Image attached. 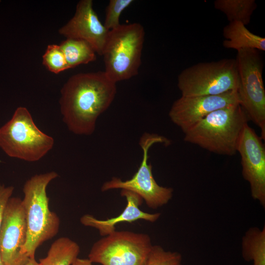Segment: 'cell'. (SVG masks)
I'll return each mask as SVG.
<instances>
[{"label":"cell","mask_w":265,"mask_h":265,"mask_svg":"<svg viewBox=\"0 0 265 265\" xmlns=\"http://www.w3.org/2000/svg\"><path fill=\"white\" fill-rule=\"evenodd\" d=\"M116 83L104 71L81 73L63 85L59 100L62 119L69 130L78 135L92 134L99 117L111 105Z\"/></svg>","instance_id":"cell-1"},{"label":"cell","mask_w":265,"mask_h":265,"mask_svg":"<svg viewBox=\"0 0 265 265\" xmlns=\"http://www.w3.org/2000/svg\"><path fill=\"white\" fill-rule=\"evenodd\" d=\"M248 117L239 104L214 111L184 133L185 142L214 154L232 156Z\"/></svg>","instance_id":"cell-2"},{"label":"cell","mask_w":265,"mask_h":265,"mask_svg":"<svg viewBox=\"0 0 265 265\" xmlns=\"http://www.w3.org/2000/svg\"><path fill=\"white\" fill-rule=\"evenodd\" d=\"M58 176L54 171L35 175L25 183L22 200L27 227L26 242L22 253L29 259L34 258L37 248L58 233L60 219L49 209L47 187Z\"/></svg>","instance_id":"cell-3"},{"label":"cell","mask_w":265,"mask_h":265,"mask_svg":"<svg viewBox=\"0 0 265 265\" xmlns=\"http://www.w3.org/2000/svg\"><path fill=\"white\" fill-rule=\"evenodd\" d=\"M145 31L139 23L121 24L109 31L102 55L104 72L116 83L136 76L141 63Z\"/></svg>","instance_id":"cell-4"},{"label":"cell","mask_w":265,"mask_h":265,"mask_svg":"<svg viewBox=\"0 0 265 265\" xmlns=\"http://www.w3.org/2000/svg\"><path fill=\"white\" fill-rule=\"evenodd\" d=\"M53 145V138L38 128L25 107L17 108L11 118L0 128V147L11 158L36 161Z\"/></svg>","instance_id":"cell-5"},{"label":"cell","mask_w":265,"mask_h":265,"mask_svg":"<svg viewBox=\"0 0 265 265\" xmlns=\"http://www.w3.org/2000/svg\"><path fill=\"white\" fill-rule=\"evenodd\" d=\"M181 96L213 95L238 90L236 59L200 63L184 69L178 77Z\"/></svg>","instance_id":"cell-6"},{"label":"cell","mask_w":265,"mask_h":265,"mask_svg":"<svg viewBox=\"0 0 265 265\" xmlns=\"http://www.w3.org/2000/svg\"><path fill=\"white\" fill-rule=\"evenodd\" d=\"M157 143L167 145L170 141L162 135L144 133L139 142L142 151V158L137 171L132 178L125 181L112 177L103 184L102 191L120 189L133 192L139 195L147 206L152 209H157L167 204L173 196V189L160 186L157 183L153 175L152 165L148 163L149 150L152 145Z\"/></svg>","instance_id":"cell-7"},{"label":"cell","mask_w":265,"mask_h":265,"mask_svg":"<svg viewBox=\"0 0 265 265\" xmlns=\"http://www.w3.org/2000/svg\"><path fill=\"white\" fill-rule=\"evenodd\" d=\"M236 59L238 75L239 104L249 120L261 130L265 139V90L262 78L263 64L258 51H237Z\"/></svg>","instance_id":"cell-8"},{"label":"cell","mask_w":265,"mask_h":265,"mask_svg":"<svg viewBox=\"0 0 265 265\" xmlns=\"http://www.w3.org/2000/svg\"><path fill=\"white\" fill-rule=\"evenodd\" d=\"M152 246L148 234L115 230L93 244L88 259L102 265H144Z\"/></svg>","instance_id":"cell-9"},{"label":"cell","mask_w":265,"mask_h":265,"mask_svg":"<svg viewBox=\"0 0 265 265\" xmlns=\"http://www.w3.org/2000/svg\"><path fill=\"white\" fill-rule=\"evenodd\" d=\"M27 227L22 200L11 197L0 227V254L6 265H25L29 258L22 253Z\"/></svg>","instance_id":"cell-10"},{"label":"cell","mask_w":265,"mask_h":265,"mask_svg":"<svg viewBox=\"0 0 265 265\" xmlns=\"http://www.w3.org/2000/svg\"><path fill=\"white\" fill-rule=\"evenodd\" d=\"M239 103L236 90L218 95L181 96L173 103L168 115L185 133L212 112Z\"/></svg>","instance_id":"cell-11"},{"label":"cell","mask_w":265,"mask_h":265,"mask_svg":"<svg viewBox=\"0 0 265 265\" xmlns=\"http://www.w3.org/2000/svg\"><path fill=\"white\" fill-rule=\"evenodd\" d=\"M247 124L239 139L237 152L241 158L242 175L249 184L252 197L265 208V147Z\"/></svg>","instance_id":"cell-12"},{"label":"cell","mask_w":265,"mask_h":265,"mask_svg":"<svg viewBox=\"0 0 265 265\" xmlns=\"http://www.w3.org/2000/svg\"><path fill=\"white\" fill-rule=\"evenodd\" d=\"M109 31L94 10L93 1L81 0L73 17L58 31L66 38L87 42L97 54L102 55Z\"/></svg>","instance_id":"cell-13"},{"label":"cell","mask_w":265,"mask_h":265,"mask_svg":"<svg viewBox=\"0 0 265 265\" xmlns=\"http://www.w3.org/2000/svg\"><path fill=\"white\" fill-rule=\"evenodd\" d=\"M120 194L126 198L127 205L123 212L118 216L106 219H98L91 214H84L80 219L81 224L85 226L97 229L102 237L110 234L115 231V225L121 222L131 223L138 220L150 222H156L160 213H148L139 209L143 200L136 193L122 189Z\"/></svg>","instance_id":"cell-14"},{"label":"cell","mask_w":265,"mask_h":265,"mask_svg":"<svg viewBox=\"0 0 265 265\" xmlns=\"http://www.w3.org/2000/svg\"><path fill=\"white\" fill-rule=\"evenodd\" d=\"M223 46L237 51L242 49L265 51V38L250 32L242 23L229 22L223 29Z\"/></svg>","instance_id":"cell-15"},{"label":"cell","mask_w":265,"mask_h":265,"mask_svg":"<svg viewBox=\"0 0 265 265\" xmlns=\"http://www.w3.org/2000/svg\"><path fill=\"white\" fill-rule=\"evenodd\" d=\"M80 252L79 244L67 237H61L51 245L47 256L39 259V265H72Z\"/></svg>","instance_id":"cell-16"},{"label":"cell","mask_w":265,"mask_h":265,"mask_svg":"<svg viewBox=\"0 0 265 265\" xmlns=\"http://www.w3.org/2000/svg\"><path fill=\"white\" fill-rule=\"evenodd\" d=\"M242 256L253 265H265V227L250 228L242 239Z\"/></svg>","instance_id":"cell-17"},{"label":"cell","mask_w":265,"mask_h":265,"mask_svg":"<svg viewBox=\"0 0 265 265\" xmlns=\"http://www.w3.org/2000/svg\"><path fill=\"white\" fill-rule=\"evenodd\" d=\"M59 45L69 69L87 64L96 59L95 51L88 43L82 40L66 38Z\"/></svg>","instance_id":"cell-18"},{"label":"cell","mask_w":265,"mask_h":265,"mask_svg":"<svg viewBox=\"0 0 265 265\" xmlns=\"http://www.w3.org/2000/svg\"><path fill=\"white\" fill-rule=\"evenodd\" d=\"M214 6L226 15L229 22H238L246 26L257 4L254 0H216Z\"/></svg>","instance_id":"cell-19"},{"label":"cell","mask_w":265,"mask_h":265,"mask_svg":"<svg viewBox=\"0 0 265 265\" xmlns=\"http://www.w3.org/2000/svg\"><path fill=\"white\" fill-rule=\"evenodd\" d=\"M43 64L51 72L58 74L69 69L63 52L59 45H49L42 56Z\"/></svg>","instance_id":"cell-20"},{"label":"cell","mask_w":265,"mask_h":265,"mask_svg":"<svg viewBox=\"0 0 265 265\" xmlns=\"http://www.w3.org/2000/svg\"><path fill=\"white\" fill-rule=\"evenodd\" d=\"M144 265H183L180 253L164 250L161 246H152Z\"/></svg>","instance_id":"cell-21"},{"label":"cell","mask_w":265,"mask_h":265,"mask_svg":"<svg viewBox=\"0 0 265 265\" xmlns=\"http://www.w3.org/2000/svg\"><path fill=\"white\" fill-rule=\"evenodd\" d=\"M132 0H110L106 10L104 25L108 30L119 26L123 11L132 2Z\"/></svg>","instance_id":"cell-22"},{"label":"cell","mask_w":265,"mask_h":265,"mask_svg":"<svg viewBox=\"0 0 265 265\" xmlns=\"http://www.w3.org/2000/svg\"><path fill=\"white\" fill-rule=\"evenodd\" d=\"M14 187L12 186H5L0 185V227L6 205L11 197Z\"/></svg>","instance_id":"cell-23"},{"label":"cell","mask_w":265,"mask_h":265,"mask_svg":"<svg viewBox=\"0 0 265 265\" xmlns=\"http://www.w3.org/2000/svg\"><path fill=\"white\" fill-rule=\"evenodd\" d=\"M88 259L77 258L72 265H93Z\"/></svg>","instance_id":"cell-24"},{"label":"cell","mask_w":265,"mask_h":265,"mask_svg":"<svg viewBox=\"0 0 265 265\" xmlns=\"http://www.w3.org/2000/svg\"><path fill=\"white\" fill-rule=\"evenodd\" d=\"M25 265H39V263H37L35 258L30 259L28 262Z\"/></svg>","instance_id":"cell-25"},{"label":"cell","mask_w":265,"mask_h":265,"mask_svg":"<svg viewBox=\"0 0 265 265\" xmlns=\"http://www.w3.org/2000/svg\"><path fill=\"white\" fill-rule=\"evenodd\" d=\"M0 265H6L2 261L0 254Z\"/></svg>","instance_id":"cell-26"}]
</instances>
